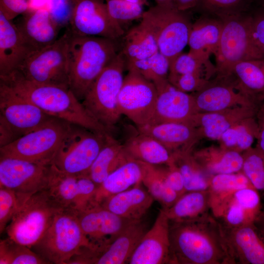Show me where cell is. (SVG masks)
<instances>
[{
    "mask_svg": "<svg viewBox=\"0 0 264 264\" xmlns=\"http://www.w3.org/2000/svg\"><path fill=\"white\" fill-rule=\"evenodd\" d=\"M223 27V20L218 17L201 14L192 23L188 44L189 53L210 58L217 52Z\"/></svg>",
    "mask_w": 264,
    "mask_h": 264,
    "instance_id": "83f0119b",
    "label": "cell"
},
{
    "mask_svg": "<svg viewBox=\"0 0 264 264\" xmlns=\"http://www.w3.org/2000/svg\"><path fill=\"white\" fill-rule=\"evenodd\" d=\"M108 134L72 124L52 164L67 174L88 175Z\"/></svg>",
    "mask_w": 264,
    "mask_h": 264,
    "instance_id": "8fae6325",
    "label": "cell"
},
{
    "mask_svg": "<svg viewBox=\"0 0 264 264\" xmlns=\"http://www.w3.org/2000/svg\"><path fill=\"white\" fill-rule=\"evenodd\" d=\"M126 63L127 68L136 70L154 85L168 79L170 62L159 51L148 58Z\"/></svg>",
    "mask_w": 264,
    "mask_h": 264,
    "instance_id": "7bdbcfd3",
    "label": "cell"
},
{
    "mask_svg": "<svg viewBox=\"0 0 264 264\" xmlns=\"http://www.w3.org/2000/svg\"><path fill=\"white\" fill-rule=\"evenodd\" d=\"M230 75L248 93L258 95L264 92V58L238 63Z\"/></svg>",
    "mask_w": 264,
    "mask_h": 264,
    "instance_id": "ab89813d",
    "label": "cell"
},
{
    "mask_svg": "<svg viewBox=\"0 0 264 264\" xmlns=\"http://www.w3.org/2000/svg\"><path fill=\"white\" fill-rule=\"evenodd\" d=\"M256 221L259 223L260 225L264 227V208L263 210L261 211V214Z\"/></svg>",
    "mask_w": 264,
    "mask_h": 264,
    "instance_id": "9f6ffc18",
    "label": "cell"
},
{
    "mask_svg": "<svg viewBox=\"0 0 264 264\" xmlns=\"http://www.w3.org/2000/svg\"><path fill=\"white\" fill-rule=\"evenodd\" d=\"M247 13L253 42L264 56V0H256Z\"/></svg>",
    "mask_w": 264,
    "mask_h": 264,
    "instance_id": "c3c4849f",
    "label": "cell"
},
{
    "mask_svg": "<svg viewBox=\"0 0 264 264\" xmlns=\"http://www.w3.org/2000/svg\"><path fill=\"white\" fill-rule=\"evenodd\" d=\"M28 0H0V11L9 20L29 11Z\"/></svg>",
    "mask_w": 264,
    "mask_h": 264,
    "instance_id": "816d5d0a",
    "label": "cell"
},
{
    "mask_svg": "<svg viewBox=\"0 0 264 264\" xmlns=\"http://www.w3.org/2000/svg\"><path fill=\"white\" fill-rule=\"evenodd\" d=\"M143 5H147L148 4V0H141Z\"/></svg>",
    "mask_w": 264,
    "mask_h": 264,
    "instance_id": "680465c9",
    "label": "cell"
},
{
    "mask_svg": "<svg viewBox=\"0 0 264 264\" xmlns=\"http://www.w3.org/2000/svg\"><path fill=\"white\" fill-rule=\"evenodd\" d=\"M70 31L54 43L31 53L18 69L34 83L69 88L68 46Z\"/></svg>",
    "mask_w": 264,
    "mask_h": 264,
    "instance_id": "30bf717a",
    "label": "cell"
},
{
    "mask_svg": "<svg viewBox=\"0 0 264 264\" xmlns=\"http://www.w3.org/2000/svg\"><path fill=\"white\" fill-rule=\"evenodd\" d=\"M61 210L47 189L33 194L7 226L8 237L31 248L43 237Z\"/></svg>",
    "mask_w": 264,
    "mask_h": 264,
    "instance_id": "52a82bcc",
    "label": "cell"
},
{
    "mask_svg": "<svg viewBox=\"0 0 264 264\" xmlns=\"http://www.w3.org/2000/svg\"><path fill=\"white\" fill-rule=\"evenodd\" d=\"M138 132L148 135L161 143L172 154L193 150L202 138L198 129L187 122H163L137 127Z\"/></svg>",
    "mask_w": 264,
    "mask_h": 264,
    "instance_id": "484cf974",
    "label": "cell"
},
{
    "mask_svg": "<svg viewBox=\"0 0 264 264\" xmlns=\"http://www.w3.org/2000/svg\"><path fill=\"white\" fill-rule=\"evenodd\" d=\"M50 168L19 158L0 157V186L30 197L47 189Z\"/></svg>",
    "mask_w": 264,
    "mask_h": 264,
    "instance_id": "e0dca14e",
    "label": "cell"
},
{
    "mask_svg": "<svg viewBox=\"0 0 264 264\" xmlns=\"http://www.w3.org/2000/svg\"><path fill=\"white\" fill-rule=\"evenodd\" d=\"M198 113L220 111L238 106L261 107L262 94L244 90L233 75H217L199 90L192 93Z\"/></svg>",
    "mask_w": 264,
    "mask_h": 264,
    "instance_id": "7c38bea8",
    "label": "cell"
},
{
    "mask_svg": "<svg viewBox=\"0 0 264 264\" xmlns=\"http://www.w3.org/2000/svg\"><path fill=\"white\" fill-rule=\"evenodd\" d=\"M126 65L121 51L99 74L82 100L88 112L109 131L121 116L118 97Z\"/></svg>",
    "mask_w": 264,
    "mask_h": 264,
    "instance_id": "5b68a950",
    "label": "cell"
},
{
    "mask_svg": "<svg viewBox=\"0 0 264 264\" xmlns=\"http://www.w3.org/2000/svg\"><path fill=\"white\" fill-rule=\"evenodd\" d=\"M31 53L17 25L0 11V77L18 70Z\"/></svg>",
    "mask_w": 264,
    "mask_h": 264,
    "instance_id": "4316f807",
    "label": "cell"
},
{
    "mask_svg": "<svg viewBox=\"0 0 264 264\" xmlns=\"http://www.w3.org/2000/svg\"><path fill=\"white\" fill-rule=\"evenodd\" d=\"M0 264H48L30 247L9 238L0 241Z\"/></svg>",
    "mask_w": 264,
    "mask_h": 264,
    "instance_id": "b9f144b4",
    "label": "cell"
},
{
    "mask_svg": "<svg viewBox=\"0 0 264 264\" xmlns=\"http://www.w3.org/2000/svg\"><path fill=\"white\" fill-rule=\"evenodd\" d=\"M70 32L113 41L124 34L122 26L110 16L104 0H71Z\"/></svg>",
    "mask_w": 264,
    "mask_h": 264,
    "instance_id": "9a60e30c",
    "label": "cell"
},
{
    "mask_svg": "<svg viewBox=\"0 0 264 264\" xmlns=\"http://www.w3.org/2000/svg\"><path fill=\"white\" fill-rule=\"evenodd\" d=\"M171 264H233L220 222L211 214L170 221Z\"/></svg>",
    "mask_w": 264,
    "mask_h": 264,
    "instance_id": "6da1fadb",
    "label": "cell"
},
{
    "mask_svg": "<svg viewBox=\"0 0 264 264\" xmlns=\"http://www.w3.org/2000/svg\"><path fill=\"white\" fill-rule=\"evenodd\" d=\"M127 2L133 4H139L144 6L141 0H125Z\"/></svg>",
    "mask_w": 264,
    "mask_h": 264,
    "instance_id": "6f0895ef",
    "label": "cell"
},
{
    "mask_svg": "<svg viewBox=\"0 0 264 264\" xmlns=\"http://www.w3.org/2000/svg\"><path fill=\"white\" fill-rule=\"evenodd\" d=\"M261 107L238 106L220 111L197 113L189 123L198 129L202 138L218 141L226 130L237 123L257 117Z\"/></svg>",
    "mask_w": 264,
    "mask_h": 264,
    "instance_id": "d4e9b609",
    "label": "cell"
},
{
    "mask_svg": "<svg viewBox=\"0 0 264 264\" xmlns=\"http://www.w3.org/2000/svg\"><path fill=\"white\" fill-rule=\"evenodd\" d=\"M187 13L156 4L144 11L141 18L154 37L159 51L170 63L188 44L192 22Z\"/></svg>",
    "mask_w": 264,
    "mask_h": 264,
    "instance_id": "ba28073f",
    "label": "cell"
},
{
    "mask_svg": "<svg viewBox=\"0 0 264 264\" xmlns=\"http://www.w3.org/2000/svg\"><path fill=\"white\" fill-rule=\"evenodd\" d=\"M222 227L233 264H264V227L256 222Z\"/></svg>",
    "mask_w": 264,
    "mask_h": 264,
    "instance_id": "ffe728a7",
    "label": "cell"
},
{
    "mask_svg": "<svg viewBox=\"0 0 264 264\" xmlns=\"http://www.w3.org/2000/svg\"><path fill=\"white\" fill-rule=\"evenodd\" d=\"M258 191L245 187L235 191L222 207L216 218L225 228H235L255 222L261 213Z\"/></svg>",
    "mask_w": 264,
    "mask_h": 264,
    "instance_id": "cb8c5ba5",
    "label": "cell"
},
{
    "mask_svg": "<svg viewBox=\"0 0 264 264\" xmlns=\"http://www.w3.org/2000/svg\"><path fill=\"white\" fill-rule=\"evenodd\" d=\"M175 8L179 11L188 12L195 10L199 0H173Z\"/></svg>",
    "mask_w": 264,
    "mask_h": 264,
    "instance_id": "db71d44e",
    "label": "cell"
},
{
    "mask_svg": "<svg viewBox=\"0 0 264 264\" xmlns=\"http://www.w3.org/2000/svg\"><path fill=\"white\" fill-rule=\"evenodd\" d=\"M261 94H262V96L263 101L264 102V92H263Z\"/></svg>",
    "mask_w": 264,
    "mask_h": 264,
    "instance_id": "91938a15",
    "label": "cell"
},
{
    "mask_svg": "<svg viewBox=\"0 0 264 264\" xmlns=\"http://www.w3.org/2000/svg\"><path fill=\"white\" fill-rule=\"evenodd\" d=\"M256 0H199L195 9L200 14L221 19L240 15L249 11Z\"/></svg>",
    "mask_w": 264,
    "mask_h": 264,
    "instance_id": "ee69618b",
    "label": "cell"
},
{
    "mask_svg": "<svg viewBox=\"0 0 264 264\" xmlns=\"http://www.w3.org/2000/svg\"><path fill=\"white\" fill-rule=\"evenodd\" d=\"M245 187L254 188L242 171L211 176L208 190L210 211L213 216L217 218L231 195L237 190Z\"/></svg>",
    "mask_w": 264,
    "mask_h": 264,
    "instance_id": "836d02e7",
    "label": "cell"
},
{
    "mask_svg": "<svg viewBox=\"0 0 264 264\" xmlns=\"http://www.w3.org/2000/svg\"><path fill=\"white\" fill-rule=\"evenodd\" d=\"M164 167L165 179L169 187L180 196L187 192L181 174L174 159Z\"/></svg>",
    "mask_w": 264,
    "mask_h": 264,
    "instance_id": "f907efd6",
    "label": "cell"
},
{
    "mask_svg": "<svg viewBox=\"0 0 264 264\" xmlns=\"http://www.w3.org/2000/svg\"><path fill=\"white\" fill-rule=\"evenodd\" d=\"M0 82L51 116L93 131L109 133L91 116L69 88L34 83L26 79L18 70L0 77Z\"/></svg>",
    "mask_w": 264,
    "mask_h": 264,
    "instance_id": "7a4b0ae2",
    "label": "cell"
},
{
    "mask_svg": "<svg viewBox=\"0 0 264 264\" xmlns=\"http://www.w3.org/2000/svg\"><path fill=\"white\" fill-rule=\"evenodd\" d=\"M133 160L123 144L110 134L103 147L88 171V175L98 186L111 173L126 163Z\"/></svg>",
    "mask_w": 264,
    "mask_h": 264,
    "instance_id": "4dcf8cb0",
    "label": "cell"
},
{
    "mask_svg": "<svg viewBox=\"0 0 264 264\" xmlns=\"http://www.w3.org/2000/svg\"><path fill=\"white\" fill-rule=\"evenodd\" d=\"M157 96L154 116L150 124L189 123L198 113L192 94L182 91L168 79L155 85Z\"/></svg>",
    "mask_w": 264,
    "mask_h": 264,
    "instance_id": "44dd1931",
    "label": "cell"
},
{
    "mask_svg": "<svg viewBox=\"0 0 264 264\" xmlns=\"http://www.w3.org/2000/svg\"><path fill=\"white\" fill-rule=\"evenodd\" d=\"M147 227L142 220L127 226L110 243L99 250H85L75 256L73 264H123L128 263Z\"/></svg>",
    "mask_w": 264,
    "mask_h": 264,
    "instance_id": "ac0fdd59",
    "label": "cell"
},
{
    "mask_svg": "<svg viewBox=\"0 0 264 264\" xmlns=\"http://www.w3.org/2000/svg\"><path fill=\"white\" fill-rule=\"evenodd\" d=\"M91 244L75 212L61 210L40 240L31 249L48 264H68Z\"/></svg>",
    "mask_w": 264,
    "mask_h": 264,
    "instance_id": "277c9868",
    "label": "cell"
},
{
    "mask_svg": "<svg viewBox=\"0 0 264 264\" xmlns=\"http://www.w3.org/2000/svg\"><path fill=\"white\" fill-rule=\"evenodd\" d=\"M17 26L31 53L51 45L58 39L60 25L44 7L27 11Z\"/></svg>",
    "mask_w": 264,
    "mask_h": 264,
    "instance_id": "603a6c76",
    "label": "cell"
},
{
    "mask_svg": "<svg viewBox=\"0 0 264 264\" xmlns=\"http://www.w3.org/2000/svg\"><path fill=\"white\" fill-rule=\"evenodd\" d=\"M222 19V29L215 55L217 75H230L234 66L241 62L264 58L253 42L247 12Z\"/></svg>",
    "mask_w": 264,
    "mask_h": 264,
    "instance_id": "9c48e42d",
    "label": "cell"
},
{
    "mask_svg": "<svg viewBox=\"0 0 264 264\" xmlns=\"http://www.w3.org/2000/svg\"><path fill=\"white\" fill-rule=\"evenodd\" d=\"M259 132L256 117L244 119L228 129L218 141L220 146L225 149L242 153L252 147Z\"/></svg>",
    "mask_w": 264,
    "mask_h": 264,
    "instance_id": "f35d334b",
    "label": "cell"
},
{
    "mask_svg": "<svg viewBox=\"0 0 264 264\" xmlns=\"http://www.w3.org/2000/svg\"><path fill=\"white\" fill-rule=\"evenodd\" d=\"M124 41L121 52L126 62L145 59L159 51L154 37L141 22L127 32Z\"/></svg>",
    "mask_w": 264,
    "mask_h": 264,
    "instance_id": "8d00e7d4",
    "label": "cell"
},
{
    "mask_svg": "<svg viewBox=\"0 0 264 264\" xmlns=\"http://www.w3.org/2000/svg\"><path fill=\"white\" fill-rule=\"evenodd\" d=\"M242 154V171L255 189L264 193V154L257 147H252Z\"/></svg>",
    "mask_w": 264,
    "mask_h": 264,
    "instance_id": "f6af8a7d",
    "label": "cell"
},
{
    "mask_svg": "<svg viewBox=\"0 0 264 264\" xmlns=\"http://www.w3.org/2000/svg\"><path fill=\"white\" fill-rule=\"evenodd\" d=\"M108 12L111 18L122 24L141 18L143 5L133 4L125 0H105Z\"/></svg>",
    "mask_w": 264,
    "mask_h": 264,
    "instance_id": "7dc6e473",
    "label": "cell"
},
{
    "mask_svg": "<svg viewBox=\"0 0 264 264\" xmlns=\"http://www.w3.org/2000/svg\"><path fill=\"white\" fill-rule=\"evenodd\" d=\"M72 124L53 117L45 124L0 148V157L51 165Z\"/></svg>",
    "mask_w": 264,
    "mask_h": 264,
    "instance_id": "8992f818",
    "label": "cell"
},
{
    "mask_svg": "<svg viewBox=\"0 0 264 264\" xmlns=\"http://www.w3.org/2000/svg\"><path fill=\"white\" fill-rule=\"evenodd\" d=\"M193 150L173 153L174 162L182 176L186 192L208 190L211 176L195 158Z\"/></svg>",
    "mask_w": 264,
    "mask_h": 264,
    "instance_id": "74e56055",
    "label": "cell"
},
{
    "mask_svg": "<svg viewBox=\"0 0 264 264\" xmlns=\"http://www.w3.org/2000/svg\"><path fill=\"white\" fill-rule=\"evenodd\" d=\"M141 183L107 198L100 205L123 218L142 220L154 199Z\"/></svg>",
    "mask_w": 264,
    "mask_h": 264,
    "instance_id": "f1b7e54d",
    "label": "cell"
},
{
    "mask_svg": "<svg viewBox=\"0 0 264 264\" xmlns=\"http://www.w3.org/2000/svg\"><path fill=\"white\" fill-rule=\"evenodd\" d=\"M52 117L0 82V123L10 129L17 139L42 127Z\"/></svg>",
    "mask_w": 264,
    "mask_h": 264,
    "instance_id": "2e32d148",
    "label": "cell"
},
{
    "mask_svg": "<svg viewBox=\"0 0 264 264\" xmlns=\"http://www.w3.org/2000/svg\"><path fill=\"white\" fill-rule=\"evenodd\" d=\"M0 186V233L1 234L24 202L30 197Z\"/></svg>",
    "mask_w": 264,
    "mask_h": 264,
    "instance_id": "bcb514c9",
    "label": "cell"
},
{
    "mask_svg": "<svg viewBox=\"0 0 264 264\" xmlns=\"http://www.w3.org/2000/svg\"><path fill=\"white\" fill-rule=\"evenodd\" d=\"M142 171L138 161L132 160L111 173L98 186L92 206L100 205L107 198L141 182Z\"/></svg>",
    "mask_w": 264,
    "mask_h": 264,
    "instance_id": "1f68e13d",
    "label": "cell"
},
{
    "mask_svg": "<svg viewBox=\"0 0 264 264\" xmlns=\"http://www.w3.org/2000/svg\"><path fill=\"white\" fill-rule=\"evenodd\" d=\"M98 187L88 175L67 174L50 165L47 190L63 210L77 213L92 206Z\"/></svg>",
    "mask_w": 264,
    "mask_h": 264,
    "instance_id": "4fadbf2b",
    "label": "cell"
},
{
    "mask_svg": "<svg viewBox=\"0 0 264 264\" xmlns=\"http://www.w3.org/2000/svg\"><path fill=\"white\" fill-rule=\"evenodd\" d=\"M257 119L259 125V132L256 146L264 154V102L257 115Z\"/></svg>",
    "mask_w": 264,
    "mask_h": 264,
    "instance_id": "f5cc1de1",
    "label": "cell"
},
{
    "mask_svg": "<svg viewBox=\"0 0 264 264\" xmlns=\"http://www.w3.org/2000/svg\"><path fill=\"white\" fill-rule=\"evenodd\" d=\"M193 155L204 171L210 176L241 172L242 153L211 145L193 151Z\"/></svg>",
    "mask_w": 264,
    "mask_h": 264,
    "instance_id": "f546056e",
    "label": "cell"
},
{
    "mask_svg": "<svg viewBox=\"0 0 264 264\" xmlns=\"http://www.w3.org/2000/svg\"><path fill=\"white\" fill-rule=\"evenodd\" d=\"M168 80L175 87L188 93L199 90L211 80L205 76L194 73L168 75Z\"/></svg>",
    "mask_w": 264,
    "mask_h": 264,
    "instance_id": "681fc988",
    "label": "cell"
},
{
    "mask_svg": "<svg viewBox=\"0 0 264 264\" xmlns=\"http://www.w3.org/2000/svg\"><path fill=\"white\" fill-rule=\"evenodd\" d=\"M127 69L118 97L119 111L137 127L150 124L155 110L156 88L136 70Z\"/></svg>",
    "mask_w": 264,
    "mask_h": 264,
    "instance_id": "5bb4252c",
    "label": "cell"
},
{
    "mask_svg": "<svg viewBox=\"0 0 264 264\" xmlns=\"http://www.w3.org/2000/svg\"><path fill=\"white\" fill-rule=\"evenodd\" d=\"M76 214L92 250L107 246L127 226L136 221L121 217L101 205L92 206Z\"/></svg>",
    "mask_w": 264,
    "mask_h": 264,
    "instance_id": "d6986e66",
    "label": "cell"
},
{
    "mask_svg": "<svg viewBox=\"0 0 264 264\" xmlns=\"http://www.w3.org/2000/svg\"><path fill=\"white\" fill-rule=\"evenodd\" d=\"M132 158L155 165H167L173 161L172 153L153 137L138 132L123 144Z\"/></svg>",
    "mask_w": 264,
    "mask_h": 264,
    "instance_id": "d6a6232c",
    "label": "cell"
},
{
    "mask_svg": "<svg viewBox=\"0 0 264 264\" xmlns=\"http://www.w3.org/2000/svg\"><path fill=\"white\" fill-rule=\"evenodd\" d=\"M130 264H171L170 220L160 209L152 227L129 259Z\"/></svg>",
    "mask_w": 264,
    "mask_h": 264,
    "instance_id": "7402d4cb",
    "label": "cell"
},
{
    "mask_svg": "<svg viewBox=\"0 0 264 264\" xmlns=\"http://www.w3.org/2000/svg\"><path fill=\"white\" fill-rule=\"evenodd\" d=\"M154 0L155 1L156 3V4L163 6L176 8L173 0Z\"/></svg>",
    "mask_w": 264,
    "mask_h": 264,
    "instance_id": "11a10c76",
    "label": "cell"
},
{
    "mask_svg": "<svg viewBox=\"0 0 264 264\" xmlns=\"http://www.w3.org/2000/svg\"><path fill=\"white\" fill-rule=\"evenodd\" d=\"M114 41L71 33L68 46L69 88L79 100L84 99L99 74L118 53Z\"/></svg>",
    "mask_w": 264,
    "mask_h": 264,
    "instance_id": "3957f363",
    "label": "cell"
},
{
    "mask_svg": "<svg viewBox=\"0 0 264 264\" xmlns=\"http://www.w3.org/2000/svg\"><path fill=\"white\" fill-rule=\"evenodd\" d=\"M162 209L170 221H181L198 218L209 213L210 210L209 191L206 190L187 192L172 206Z\"/></svg>",
    "mask_w": 264,
    "mask_h": 264,
    "instance_id": "e575fe53",
    "label": "cell"
},
{
    "mask_svg": "<svg viewBox=\"0 0 264 264\" xmlns=\"http://www.w3.org/2000/svg\"><path fill=\"white\" fill-rule=\"evenodd\" d=\"M138 161L142 171L141 182L148 192L161 205L162 209L172 206L180 196L168 185L165 177L164 165H155Z\"/></svg>",
    "mask_w": 264,
    "mask_h": 264,
    "instance_id": "d590c367",
    "label": "cell"
},
{
    "mask_svg": "<svg viewBox=\"0 0 264 264\" xmlns=\"http://www.w3.org/2000/svg\"><path fill=\"white\" fill-rule=\"evenodd\" d=\"M198 74L210 79L217 74L216 66L209 57L197 56L190 53H181L170 63L168 75Z\"/></svg>",
    "mask_w": 264,
    "mask_h": 264,
    "instance_id": "60d3db41",
    "label": "cell"
}]
</instances>
